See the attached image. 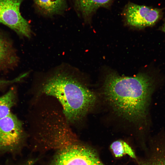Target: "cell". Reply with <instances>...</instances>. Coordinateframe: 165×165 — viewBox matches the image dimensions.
<instances>
[{
	"mask_svg": "<svg viewBox=\"0 0 165 165\" xmlns=\"http://www.w3.org/2000/svg\"><path fill=\"white\" fill-rule=\"evenodd\" d=\"M43 77L38 86L37 94L56 98L69 124L81 122L94 106L96 96L84 83L76 68L61 65Z\"/></svg>",
	"mask_w": 165,
	"mask_h": 165,
	"instance_id": "6da1fadb",
	"label": "cell"
},
{
	"mask_svg": "<svg viewBox=\"0 0 165 165\" xmlns=\"http://www.w3.org/2000/svg\"><path fill=\"white\" fill-rule=\"evenodd\" d=\"M154 82L145 73L126 77L110 72L105 76L103 91L106 101L118 115L139 123L146 119Z\"/></svg>",
	"mask_w": 165,
	"mask_h": 165,
	"instance_id": "7a4b0ae2",
	"label": "cell"
},
{
	"mask_svg": "<svg viewBox=\"0 0 165 165\" xmlns=\"http://www.w3.org/2000/svg\"><path fill=\"white\" fill-rule=\"evenodd\" d=\"M52 165H105L96 151L87 146L75 143L62 148Z\"/></svg>",
	"mask_w": 165,
	"mask_h": 165,
	"instance_id": "3957f363",
	"label": "cell"
},
{
	"mask_svg": "<svg viewBox=\"0 0 165 165\" xmlns=\"http://www.w3.org/2000/svg\"><path fill=\"white\" fill-rule=\"evenodd\" d=\"M24 137L21 122L11 112L0 119V151L13 152L21 147Z\"/></svg>",
	"mask_w": 165,
	"mask_h": 165,
	"instance_id": "277c9868",
	"label": "cell"
},
{
	"mask_svg": "<svg viewBox=\"0 0 165 165\" xmlns=\"http://www.w3.org/2000/svg\"><path fill=\"white\" fill-rule=\"evenodd\" d=\"M22 0H0V23L19 35L29 38L32 31L28 21L21 16Z\"/></svg>",
	"mask_w": 165,
	"mask_h": 165,
	"instance_id": "5b68a950",
	"label": "cell"
},
{
	"mask_svg": "<svg viewBox=\"0 0 165 165\" xmlns=\"http://www.w3.org/2000/svg\"><path fill=\"white\" fill-rule=\"evenodd\" d=\"M124 12L128 24L139 28L154 25L161 16L158 9L133 3L127 5Z\"/></svg>",
	"mask_w": 165,
	"mask_h": 165,
	"instance_id": "8992f818",
	"label": "cell"
},
{
	"mask_svg": "<svg viewBox=\"0 0 165 165\" xmlns=\"http://www.w3.org/2000/svg\"><path fill=\"white\" fill-rule=\"evenodd\" d=\"M148 156L139 165H165V134H160L151 140Z\"/></svg>",
	"mask_w": 165,
	"mask_h": 165,
	"instance_id": "52a82bcc",
	"label": "cell"
},
{
	"mask_svg": "<svg viewBox=\"0 0 165 165\" xmlns=\"http://www.w3.org/2000/svg\"><path fill=\"white\" fill-rule=\"evenodd\" d=\"M113 0H75V3L78 10L86 19L99 8L108 6Z\"/></svg>",
	"mask_w": 165,
	"mask_h": 165,
	"instance_id": "ba28073f",
	"label": "cell"
},
{
	"mask_svg": "<svg viewBox=\"0 0 165 165\" xmlns=\"http://www.w3.org/2000/svg\"><path fill=\"white\" fill-rule=\"evenodd\" d=\"M44 14L52 16L61 13L66 8L65 0H33Z\"/></svg>",
	"mask_w": 165,
	"mask_h": 165,
	"instance_id": "9c48e42d",
	"label": "cell"
},
{
	"mask_svg": "<svg viewBox=\"0 0 165 165\" xmlns=\"http://www.w3.org/2000/svg\"><path fill=\"white\" fill-rule=\"evenodd\" d=\"M16 92L13 88L0 97V119L11 112V109L16 104Z\"/></svg>",
	"mask_w": 165,
	"mask_h": 165,
	"instance_id": "30bf717a",
	"label": "cell"
},
{
	"mask_svg": "<svg viewBox=\"0 0 165 165\" xmlns=\"http://www.w3.org/2000/svg\"><path fill=\"white\" fill-rule=\"evenodd\" d=\"M13 58L9 45L0 35V66L9 63Z\"/></svg>",
	"mask_w": 165,
	"mask_h": 165,
	"instance_id": "8fae6325",
	"label": "cell"
},
{
	"mask_svg": "<svg viewBox=\"0 0 165 165\" xmlns=\"http://www.w3.org/2000/svg\"><path fill=\"white\" fill-rule=\"evenodd\" d=\"M123 141L117 140L114 141L110 145V148L116 157H120L125 154Z\"/></svg>",
	"mask_w": 165,
	"mask_h": 165,
	"instance_id": "7c38bea8",
	"label": "cell"
},
{
	"mask_svg": "<svg viewBox=\"0 0 165 165\" xmlns=\"http://www.w3.org/2000/svg\"><path fill=\"white\" fill-rule=\"evenodd\" d=\"M123 144L125 154H127L132 158L135 159V153L131 147L125 142L123 141Z\"/></svg>",
	"mask_w": 165,
	"mask_h": 165,
	"instance_id": "4fadbf2b",
	"label": "cell"
},
{
	"mask_svg": "<svg viewBox=\"0 0 165 165\" xmlns=\"http://www.w3.org/2000/svg\"><path fill=\"white\" fill-rule=\"evenodd\" d=\"M161 29L162 31L165 33V22Z\"/></svg>",
	"mask_w": 165,
	"mask_h": 165,
	"instance_id": "5bb4252c",
	"label": "cell"
},
{
	"mask_svg": "<svg viewBox=\"0 0 165 165\" xmlns=\"http://www.w3.org/2000/svg\"><path fill=\"white\" fill-rule=\"evenodd\" d=\"M25 165L23 164L22 163H18V164H12V165Z\"/></svg>",
	"mask_w": 165,
	"mask_h": 165,
	"instance_id": "9a60e30c",
	"label": "cell"
}]
</instances>
